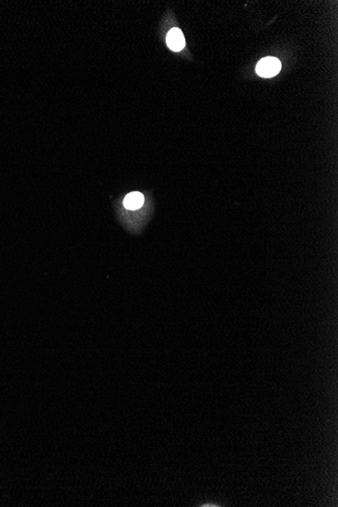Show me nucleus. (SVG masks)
<instances>
[{
  "label": "nucleus",
  "instance_id": "obj_1",
  "mask_svg": "<svg viewBox=\"0 0 338 507\" xmlns=\"http://www.w3.org/2000/svg\"><path fill=\"white\" fill-rule=\"evenodd\" d=\"M282 68L280 60L274 57H266L262 59L256 65V72L260 76L270 78L276 76Z\"/></svg>",
  "mask_w": 338,
  "mask_h": 507
},
{
  "label": "nucleus",
  "instance_id": "obj_3",
  "mask_svg": "<svg viewBox=\"0 0 338 507\" xmlns=\"http://www.w3.org/2000/svg\"><path fill=\"white\" fill-rule=\"evenodd\" d=\"M144 200H145L144 196L141 192H134L126 196V198H124V206L126 210H136L143 206Z\"/></svg>",
  "mask_w": 338,
  "mask_h": 507
},
{
  "label": "nucleus",
  "instance_id": "obj_2",
  "mask_svg": "<svg viewBox=\"0 0 338 507\" xmlns=\"http://www.w3.org/2000/svg\"><path fill=\"white\" fill-rule=\"evenodd\" d=\"M167 46L174 52H180L186 45V40L178 28H174L166 36Z\"/></svg>",
  "mask_w": 338,
  "mask_h": 507
}]
</instances>
